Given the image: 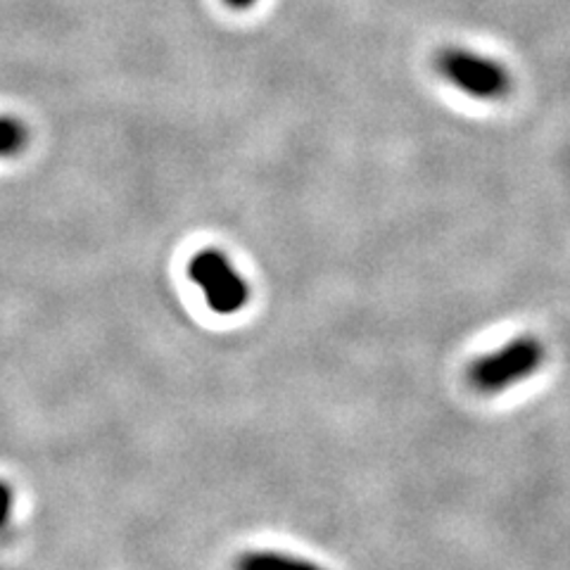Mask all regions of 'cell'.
I'll return each instance as SVG.
<instances>
[{
	"mask_svg": "<svg viewBox=\"0 0 570 570\" xmlns=\"http://www.w3.org/2000/svg\"><path fill=\"white\" fill-rule=\"evenodd\" d=\"M433 67L442 81L475 100H504L513 88L511 71L502 62L461 46L440 48L433 58Z\"/></svg>",
	"mask_w": 570,
	"mask_h": 570,
	"instance_id": "cell-1",
	"label": "cell"
},
{
	"mask_svg": "<svg viewBox=\"0 0 570 570\" xmlns=\"http://www.w3.org/2000/svg\"><path fill=\"white\" fill-rule=\"evenodd\" d=\"M544 362V345L532 335H519L502 350L480 356L469 366V383L483 395H494L538 373Z\"/></svg>",
	"mask_w": 570,
	"mask_h": 570,
	"instance_id": "cell-2",
	"label": "cell"
},
{
	"mask_svg": "<svg viewBox=\"0 0 570 570\" xmlns=\"http://www.w3.org/2000/svg\"><path fill=\"white\" fill-rule=\"evenodd\" d=\"M188 276L198 283L214 314H236L249 302V285L219 249H203L188 264Z\"/></svg>",
	"mask_w": 570,
	"mask_h": 570,
	"instance_id": "cell-3",
	"label": "cell"
},
{
	"mask_svg": "<svg viewBox=\"0 0 570 570\" xmlns=\"http://www.w3.org/2000/svg\"><path fill=\"white\" fill-rule=\"evenodd\" d=\"M236 570H328V568L305 559L278 554V551H249V554H243L238 559Z\"/></svg>",
	"mask_w": 570,
	"mask_h": 570,
	"instance_id": "cell-4",
	"label": "cell"
},
{
	"mask_svg": "<svg viewBox=\"0 0 570 570\" xmlns=\"http://www.w3.org/2000/svg\"><path fill=\"white\" fill-rule=\"evenodd\" d=\"M29 140V131L20 119L0 117V157L20 155Z\"/></svg>",
	"mask_w": 570,
	"mask_h": 570,
	"instance_id": "cell-5",
	"label": "cell"
},
{
	"mask_svg": "<svg viewBox=\"0 0 570 570\" xmlns=\"http://www.w3.org/2000/svg\"><path fill=\"white\" fill-rule=\"evenodd\" d=\"M10 511H12V490L6 483H0V528L8 523Z\"/></svg>",
	"mask_w": 570,
	"mask_h": 570,
	"instance_id": "cell-6",
	"label": "cell"
},
{
	"mask_svg": "<svg viewBox=\"0 0 570 570\" xmlns=\"http://www.w3.org/2000/svg\"><path fill=\"white\" fill-rule=\"evenodd\" d=\"M224 3L234 10H247V8H253L257 0H224Z\"/></svg>",
	"mask_w": 570,
	"mask_h": 570,
	"instance_id": "cell-7",
	"label": "cell"
}]
</instances>
